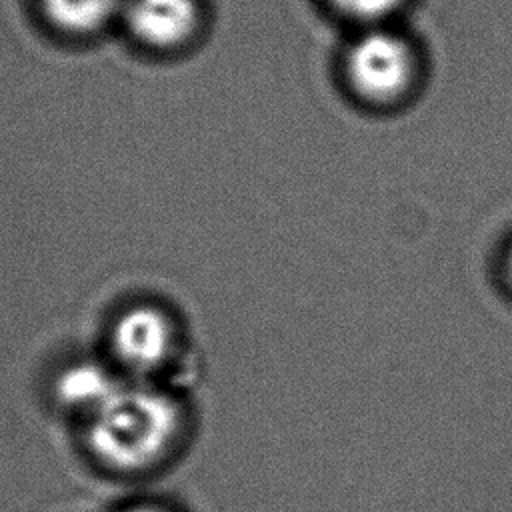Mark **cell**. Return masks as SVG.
<instances>
[{
    "mask_svg": "<svg viewBox=\"0 0 512 512\" xmlns=\"http://www.w3.org/2000/svg\"><path fill=\"white\" fill-rule=\"evenodd\" d=\"M126 512H166V510H160V508H154V506H136V508H130Z\"/></svg>",
    "mask_w": 512,
    "mask_h": 512,
    "instance_id": "9",
    "label": "cell"
},
{
    "mask_svg": "<svg viewBox=\"0 0 512 512\" xmlns=\"http://www.w3.org/2000/svg\"><path fill=\"white\" fill-rule=\"evenodd\" d=\"M122 0H42L50 20L72 32H88L104 24Z\"/></svg>",
    "mask_w": 512,
    "mask_h": 512,
    "instance_id": "6",
    "label": "cell"
},
{
    "mask_svg": "<svg viewBox=\"0 0 512 512\" xmlns=\"http://www.w3.org/2000/svg\"><path fill=\"white\" fill-rule=\"evenodd\" d=\"M506 280L512 286V248H510V252L506 256Z\"/></svg>",
    "mask_w": 512,
    "mask_h": 512,
    "instance_id": "8",
    "label": "cell"
},
{
    "mask_svg": "<svg viewBox=\"0 0 512 512\" xmlns=\"http://www.w3.org/2000/svg\"><path fill=\"white\" fill-rule=\"evenodd\" d=\"M194 0H132L128 6V26L146 44H180L196 26Z\"/></svg>",
    "mask_w": 512,
    "mask_h": 512,
    "instance_id": "4",
    "label": "cell"
},
{
    "mask_svg": "<svg viewBox=\"0 0 512 512\" xmlns=\"http://www.w3.org/2000/svg\"><path fill=\"white\" fill-rule=\"evenodd\" d=\"M118 386L120 382L108 370L96 364H80L60 378L58 392L64 402L84 406L92 414Z\"/></svg>",
    "mask_w": 512,
    "mask_h": 512,
    "instance_id": "5",
    "label": "cell"
},
{
    "mask_svg": "<svg viewBox=\"0 0 512 512\" xmlns=\"http://www.w3.org/2000/svg\"><path fill=\"white\" fill-rule=\"evenodd\" d=\"M180 408L152 386L120 384L94 412L88 440L96 456L118 470H140L156 462L174 442Z\"/></svg>",
    "mask_w": 512,
    "mask_h": 512,
    "instance_id": "1",
    "label": "cell"
},
{
    "mask_svg": "<svg viewBox=\"0 0 512 512\" xmlns=\"http://www.w3.org/2000/svg\"><path fill=\"white\" fill-rule=\"evenodd\" d=\"M172 346V322L154 306H134L114 324L112 348L118 360L134 372L158 368L170 356Z\"/></svg>",
    "mask_w": 512,
    "mask_h": 512,
    "instance_id": "3",
    "label": "cell"
},
{
    "mask_svg": "<svg viewBox=\"0 0 512 512\" xmlns=\"http://www.w3.org/2000/svg\"><path fill=\"white\" fill-rule=\"evenodd\" d=\"M346 70L362 96L390 100L402 94L410 82L412 52L394 32L370 30L350 46Z\"/></svg>",
    "mask_w": 512,
    "mask_h": 512,
    "instance_id": "2",
    "label": "cell"
},
{
    "mask_svg": "<svg viewBox=\"0 0 512 512\" xmlns=\"http://www.w3.org/2000/svg\"><path fill=\"white\" fill-rule=\"evenodd\" d=\"M338 10L360 20H378L392 14L404 0H330Z\"/></svg>",
    "mask_w": 512,
    "mask_h": 512,
    "instance_id": "7",
    "label": "cell"
}]
</instances>
